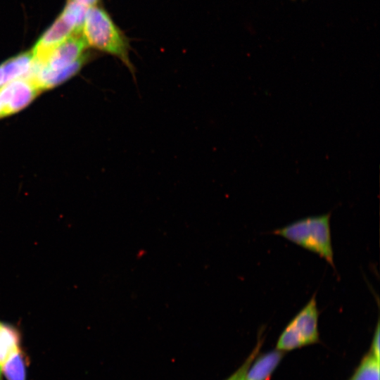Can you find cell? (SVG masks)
I'll list each match as a JSON object with an SVG mask.
<instances>
[{"label":"cell","mask_w":380,"mask_h":380,"mask_svg":"<svg viewBox=\"0 0 380 380\" xmlns=\"http://www.w3.org/2000/svg\"><path fill=\"white\" fill-rule=\"evenodd\" d=\"M82 34L87 46L118 57L134 72L129 58L128 41L106 11L95 5L89 7Z\"/></svg>","instance_id":"cell-1"},{"label":"cell","mask_w":380,"mask_h":380,"mask_svg":"<svg viewBox=\"0 0 380 380\" xmlns=\"http://www.w3.org/2000/svg\"><path fill=\"white\" fill-rule=\"evenodd\" d=\"M330 218L331 213L303 218L272 233L318 255L335 269Z\"/></svg>","instance_id":"cell-2"},{"label":"cell","mask_w":380,"mask_h":380,"mask_svg":"<svg viewBox=\"0 0 380 380\" xmlns=\"http://www.w3.org/2000/svg\"><path fill=\"white\" fill-rule=\"evenodd\" d=\"M88 7L69 1L53 24L38 40L32 51L33 62H42L56 46L74 34L82 33Z\"/></svg>","instance_id":"cell-3"},{"label":"cell","mask_w":380,"mask_h":380,"mask_svg":"<svg viewBox=\"0 0 380 380\" xmlns=\"http://www.w3.org/2000/svg\"><path fill=\"white\" fill-rule=\"evenodd\" d=\"M318 319L319 310L315 293L282 331L277 340L276 349L285 353L318 343Z\"/></svg>","instance_id":"cell-4"},{"label":"cell","mask_w":380,"mask_h":380,"mask_svg":"<svg viewBox=\"0 0 380 380\" xmlns=\"http://www.w3.org/2000/svg\"><path fill=\"white\" fill-rule=\"evenodd\" d=\"M40 90L27 77L14 80L0 88V118L27 106Z\"/></svg>","instance_id":"cell-5"},{"label":"cell","mask_w":380,"mask_h":380,"mask_svg":"<svg viewBox=\"0 0 380 380\" xmlns=\"http://www.w3.org/2000/svg\"><path fill=\"white\" fill-rule=\"evenodd\" d=\"M87 46L82 33L74 34L53 49L40 63L32 65L50 71L63 70L80 58Z\"/></svg>","instance_id":"cell-6"},{"label":"cell","mask_w":380,"mask_h":380,"mask_svg":"<svg viewBox=\"0 0 380 380\" xmlns=\"http://www.w3.org/2000/svg\"><path fill=\"white\" fill-rule=\"evenodd\" d=\"M284 355V352L275 349L255 357L246 372L245 380H268Z\"/></svg>","instance_id":"cell-7"},{"label":"cell","mask_w":380,"mask_h":380,"mask_svg":"<svg viewBox=\"0 0 380 380\" xmlns=\"http://www.w3.org/2000/svg\"><path fill=\"white\" fill-rule=\"evenodd\" d=\"M32 52H27L0 65V88L14 80L27 77L32 65Z\"/></svg>","instance_id":"cell-8"},{"label":"cell","mask_w":380,"mask_h":380,"mask_svg":"<svg viewBox=\"0 0 380 380\" xmlns=\"http://www.w3.org/2000/svg\"><path fill=\"white\" fill-rule=\"evenodd\" d=\"M21 333L13 324L0 320V380H3L1 368L9 355L21 346Z\"/></svg>","instance_id":"cell-9"},{"label":"cell","mask_w":380,"mask_h":380,"mask_svg":"<svg viewBox=\"0 0 380 380\" xmlns=\"http://www.w3.org/2000/svg\"><path fill=\"white\" fill-rule=\"evenodd\" d=\"M29 358L20 346L11 353L4 362L2 375L6 380H26Z\"/></svg>","instance_id":"cell-10"},{"label":"cell","mask_w":380,"mask_h":380,"mask_svg":"<svg viewBox=\"0 0 380 380\" xmlns=\"http://www.w3.org/2000/svg\"><path fill=\"white\" fill-rule=\"evenodd\" d=\"M349 380H380L379 357L369 350Z\"/></svg>","instance_id":"cell-11"},{"label":"cell","mask_w":380,"mask_h":380,"mask_svg":"<svg viewBox=\"0 0 380 380\" xmlns=\"http://www.w3.org/2000/svg\"><path fill=\"white\" fill-rule=\"evenodd\" d=\"M262 331H260V336H258L255 347L251 351V354L246 359L244 362L227 380H245L246 372L255 357L258 356L260 349L263 343L264 338L262 337Z\"/></svg>","instance_id":"cell-12"},{"label":"cell","mask_w":380,"mask_h":380,"mask_svg":"<svg viewBox=\"0 0 380 380\" xmlns=\"http://www.w3.org/2000/svg\"><path fill=\"white\" fill-rule=\"evenodd\" d=\"M379 321L378 320L376 324V327L374 331L373 339L370 346L369 350L372 352L376 357H379L380 351H379Z\"/></svg>","instance_id":"cell-13"},{"label":"cell","mask_w":380,"mask_h":380,"mask_svg":"<svg viewBox=\"0 0 380 380\" xmlns=\"http://www.w3.org/2000/svg\"><path fill=\"white\" fill-rule=\"evenodd\" d=\"M82 4L87 7L94 6L98 0H71Z\"/></svg>","instance_id":"cell-14"}]
</instances>
